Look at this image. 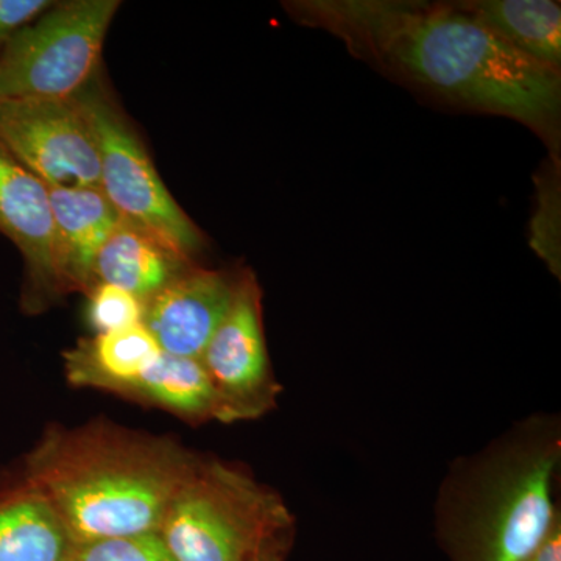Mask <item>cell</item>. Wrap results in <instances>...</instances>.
<instances>
[{"mask_svg": "<svg viewBox=\"0 0 561 561\" xmlns=\"http://www.w3.org/2000/svg\"><path fill=\"white\" fill-rule=\"evenodd\" d=\"M54 3L51 0H0V51Z\"/></svg>", "mask_w": 561, "mask_h": 561, "instance_id": "d6986e66", "label": "cell"}, {"mask_svg": "<svg viewBox=\"0 0 561 561\" xmlns=\"http://www.w3.org/2000/svg\"><path fill=\"white\" fill-rule=\"evenodd\" d=\"M0 144L46 186L101 187V154L79 99L0 102Z\"/></svg>", "mask_w": 561, "mask_h": 561, "instance_id": "ba28073f", "label": "cell"}, {"mask_svg": "<svg viewBox=\"0 0 561 561\" xmlns=\"http://www.w3.org/2000/svg\"><path fill=\"white\" fill-rule=\"evenodd\" d=\"M117 394L164 409L191 423H203L217 416L216 398L202 362L172 356L164 351Z\"/></svg>", "mask_w": 561, "mask_h": 561, "instance_id": "2e32d148", "label": "cell"}, {"mask_svg": "<svg viewBox=\"0 0 561 561\" xmlns=\"http://www.w3.org/2000/svg\"><path fill=\"white\" fill-rule=\"evenodd\" d=\"M238 275L192 267L146 302L144 327L161 351L201 360L203 351L230 309Z\"/></svg>", "mask_w": 561, "mask_h": 561, "instance_id": "30bf717a", "label": "cell"}, {"mask_svg": "<svg viewBox=\"0 0 561 561\" xmlns=\"http://www.w3.org/2000/svg\"><path fill=\"white\" fill-rule=\"evenodd\" d=\"M294 11L446 101L512 117L545 138L556 135L560 69L504 43L457 3L305 2Z\"/></svg>", "mask_w": 561, "mask_h": 561, "instance_id": "6da1fadb", "label": "cell"}, {"mask_svg": "<svg viewBox=\"0 0 561 561\" xmlns=\"http://www.w3.org/2000/svg\"><path fill=\"white\" fill-rule=\"evenodd\" d=\"M76 541L27 478L0 491V561H70Z\"/></svg>", "mask_w": 561, "mask_h": 561, "instance_id": "4fadbf2b", "label": "cell"}, {"mask_svg": "<svg viewBox=\"0 0 561 561\" xmlns=\"http://www.w3.org/2000/svg\"><path fill=\"white\" fill-rule=\"evenodd\" d=\"M161 354L160 345L144 324L94 334L65 354L68 381L119 393L122 387L142 375Z\"/></svg>", "mask_w": 561, "mask_h": 561, "instance_id": "5bb4252c", "label": "cell"}, {"mask_svg": "<svg viewBox=\"0 0 561 561\" xmlns=\"http://www.w3.org/2000/svg\"><path fill=\"white\" fill-rule=\"evenodd\" d=\"M497 38L527 57L560 68L561 9L552 0H476L457 3Z\"/></svg>", "mask_w": 561, "mask_h": 561, "instance_id": "9a60e30c", "label": "cell"}, {"mask_svg": "<svg viewBox=\"0 0 561 561\" xmlns=\"http://www.w3.org/2000/svg\"><path fill=\"white\" fill-rule=\"evenodd\" d=\"M70 561H176L160 534L76 542Z\"/></svg>", "mask_w": 561, "mask_h": 561, "instance_id": "ac0fdd59", "label": "cell"}, {"mask_svg": "<svg viewBox=\"0 0 561 561\" xmlns=\"http://www.w3.org/2000/svg\"><path fill=\"white\" fill-rule=\"evenodd\" d=\"M0 232L25 265L22 306L35 313L70 294L62 276L49 190L0 144Z\"/></svg>", "mask_w": 561, "mask_h": 561, "instance_id": "9c48e42d", "label": "cell"}, {"mask_svg": "<svg viewBox=\"0 0 561 561\" xmlns=\"http://www.w3.org/2000/svg\"><path fill=\"white\" fill-rule=\"evenodd\" d=\"M62 276L69 291L94 286V264L122 217L101 187L47 186Z\"/></svg>", "mask_w": 561, "mask_h": 561, "instance_id": "8fae6325", "label": "cell"}, {"mask_svg": "<svg viewBox=\"0 0 561 561\" xmlns=\"http://www.w3.org/2000/svg\"><path fill=\"white\" fill-rule=\"evenodd\" d=\"M201 362L216 398V421L257 420L278 404L280 386L273 375L256 276L239 273L234 297Z\"/></svg>", "mask_w": 561, "mask_h": 561, "instance_id": "52a82bcc", "label": "cell"}, {"mask_svg": "<svg viewBox=\"0 0 561 561\" xmlns=\"http://www.w3.org/2000/svg\"><path fill=\"white\" fill-rule=\"evenodd\" d=\"M77 99L98 139L101 190L105 197L122 219L151 232L192 260L205 245V239L162 183L127 117L102 91L91 90V84Z\"/></svg>", "mask_w": 561, "mask_h": 561, "instance_id": "8992f818", "label": "cell"}, {"mask_svg": "<svg viewBox=\"0 0 561 561\" xmlns=\"http://www.w3.org/2000/svg\"><path fill=\"white\" fill-rule=\"evenodd\" d=\"M87 317L94 334L142 324L146 305L113 284L98 283L87 294Z\"/></svg>", "mask_w": 561, "mask_h": 561, "instance_id": "e0dca14e", "label": "cell"}, {"mask_svg": "<svg viewBox=\"0 0 561 561\" xmlns=\"http://www.w3.org/2000/svg\"><path fill=\"white\" fill-rule=\"evenodd\" d=\"M119 0L55 2L0 51V102L73 99L90 87Z\"/></svg>", "mask_w": 561, "mask_h": 561, "instance_id": "5b68a950", "label": "cell"}, {"mask_svg": "<svg viewBox=\"0 0 561 561\" xmlns=\"http://www.w3.org/2000/svg\"><path fill=\"white\" fill-rule=\"evenodd\" d=\"M560 457L559 423L538 416L457 465L437 507L449 561L526 560L561 522L553 504Z\"/></svg>", "mask_w": 561, "mask_h": 561, "instance_id": "3957f363", "label": "cell"}, {"mask_svg": "<svg viewBox=\"0 0 561 561\" xmlns=\"http://www.w3.org/2000/svg\"><path fill=\"white\" fill-rule=\"evenodd\" d=\"M158 534L176 561H284L295 518L247 472L198 457Z\"/></svg>", "mask_w": 561, "mask_h": 561, "instance_id": "277c9868", "label": "cell"}, {"mask_svg": "<svg viewBox=\"0 0 561 561\" xmlns=\"http://www.w3.org/2000/svg\"><path fill=\"white\" fill-rule=\"evenodd\" d=\"M192 267L190 257L122 219L95 257L94 279L121 287L146 305Z\"/></svg>", "mask_w": 561, "mask_h": 561, "instance_id": "7c38bea8", "label": "cell"}, {"mask_svg": "<svg viewBox=\"0 0 561 561\" xmlns=\"http://www.w3.org/2000/svg\"><path fill=\"white\" fill-rule=\"evenodd\" d=\"M524 561H561V522L553 526L548 537Z\"/></svg>", "mask_w": 561, "mask_h": 561, "instance_id": "ffe728a7", "label": "cell"}, {"mask_svg": "<svg viewBox=\"0 0 561 561\" xmlns=\"http://www.w3.org/2000/svg\"><path fill=\"white\" fill-rule=\"evenodd\" d=\"M197 460L169 438L90 423L47 431L24 476L84 542L158 534Z\"/></svg>", "mask_w": 561, "mask_h": 561, "instance_id": "7a4b0ae2", "label": "cell"}]
</instances>
